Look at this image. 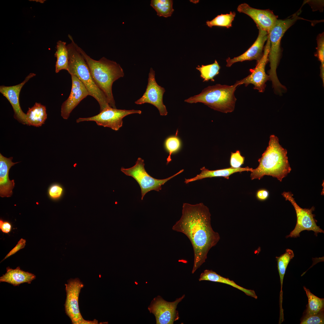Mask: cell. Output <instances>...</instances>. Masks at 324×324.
Listing matches in <instances>:
<instances>
[{
  "instance_id": "277c9868",
  "label": "cell",
  "mask_w": 324,
  "mask_h": 324,
  "mask_svg": "<svg viewBox=\"0 0 324 324\" xmlns=\"http://www.w3.org/2000/svg\"><path fill=\"white\" fill-rule=\"evenodd\" d=\"M68 37L71 42L67 45L69 55L67 71L70 75L76 76L84 84L89 95L94 98L98 103L100 112L110 106L103 92L94 82L85 58L78 48V45L71 35L69 34Z\"/></svg>"
},
{
  "instance_id": "2e32d148",
  "label": "cell",
  "mask_w": 324,
  "mask_h": 324,
  "mask_svg": "<svg viewBox=\"0 0 324 324\" xmlns=\"http://www.w3.org/2000/svg\"><path fill=\"white\" fill-rule=\"evenodd\" d=\"M72 87L70 94L62 104L61 116L65 119L68 118L74 109L89 93L82 82L75 75H71Z\"/></svg>"
},
{
  "instance_id": "d6986e66",
  "label": "cell",
  "mask_w": 324,
  "mask_h": 324,
  "mask_svg": "<svg viewBox=\"0 0 324 324\" xmlns=\"http://www.w3.org/2000/svg\"><path fill=\"white\" fill-rule=\"evenodd\" d=\"M253 169L252 168L246 166L245 167H240L237 168L230 167L224 169L211 170L204 166L200 169L201 172L200 174L197 175L195 177L192 178H185L184 182L187 184L192 182L205 178L216 177H222L226 179H229L230 176L234 173L245 171L251 172Z\"/></svg>"
},
{
  "instance_id": "603a6c76",
  "label": "cell",
  "mask_w": 324,
  "mask_h": 324,
  "mask_svg": "<svg viewBox=\"0 0 324 324\" xmlns=\"http://www.w3.org/2000/svg\"><path fill=\"white\" fill-rule=\"evenodd\" d=\"M56 51L55 56L56 58L55 72L58 73L61 70L68 71L69 64V55L66 43L59 40L57 42Z\"/></svg>"
},
{
  "instance_id": "6da1fadb",
  "label": "cell",
  "mask_w": 324,
  "mask_h": 324,
  "mask_svg": "<svg viewBox=\"0 0 324 324\" xmlns=\"http://www.w3.org/2000/svg\"><path fill=\"white\" fill-rule=\"evenodd\" d=\"M211 216L208 208L202 203H184L181 218L172 228L185 234L191 242L194 256L192 274L205 262L209 251L220 239L212 227Z\"/></svg>"
},
{
  "instance_id": "cb8c5ba5",
  "label": "cell",
  "mask_w": 324,
  "mask_h": 324,
  "mask_svg": "<svg viewBox=\"0 0 324 324\" xmlns=\"http://www.w3.org/2000/svg\"><path fill=\"white\" fill-rule=\"evenodd\" d=\"M308 298V303L304 315L316 314L324 310V299L319 298L312 293L304 286L303 287Z\"/></svg>"
},
{
  "instance_id": "7a4b0ae2",
  "label": "cell",
  "mask_w": 324,
  "mask_h": 324,
  "mask_svg": "<svg viewBox=\"0 0 324 324\" xmlns=\"http://www.w3.org/2000/svg\"><path fill=\"white\" fill-rule=\"evenodd\" d=\"M287 154V150L279 144L278 138L271 135L268 146L258 160L259 166L251 172V180H260L267 175L281 182L291 170Z\"/></svg>"
},
{
  "instance_id": "d4e9b609",
  "label": "cell",
  "mask_w": 324,
  "mask_h": 324,
  "mask_svg": "<svg viewBox=\"0 0 324 324\" xmlns=\"http://www.w3.org/2000/svg\"><path fill=\"white\" fill-rule=\"evenodd\" d=\"M173 2L172 0H152L150 5L158 16L167 17L170 16L174 11Z\"/></svg>"
},
{
  "instance_id": "ba28073f",
  "label": "cell",
  "mask_w": 324,
  "mask_h": 324,
  "mask_svg": "<svg viewBox=\"0 0 324 324\" xmlns=\"http://www.w3.org/2000/svg\"><path fill=\"white\" fill-rule=\"evenodd\" d=\"M282 195L286 200L289 201L293 206L297 216L296 226L286 238L299 237L300 232L304 230L313 231L316 236L319 233H324V231L316 225L314 215L312 213L315 209L314 207L310 209L302 208L296 203L291 192H284Z\"/></svg>"
},
{
  "instance_id": "d6a6232c",
  "label": "cell",
  "mask_w": 324,
  "mask_h": 324,
  "mask_svg": "<svg viewBox=\"0 0 324 324\" xmlns=\"http://www.w3.org/2000/svg\"><path fill=\"white\" fill-rule=\"evenodd\" d=\"M63 188L59 185L54 184L51 185L49 188L48 193L49 196L52 199L56 200L59 199L62 196Z\"/></svg>"
},
{
  "instance_id": "7c38bea8",
  "label": "cell",
  "mask_w": 324,
  "mask_h": 324,
  "mask_svg": "<svg viewBox=\"0 0 324 324\" xmlns=\"http://www.w3.org/2000/svg\"><path fill=\"white\" fill-rule=\"evenodd\" d=\"M66 297L64 304L66 314L72 324H80L84 319L80 311L79 297L84 285L78 278L70 279L65 284Z\"/></svg>"
},
{
  "instance_id": "7402d4cb",
  "label": "cell",
  "mask_w": 324,
  "mask_h": 324,
  "mask_svg": "<svg viewBox=\"0 0 324 324\" xmlns=\"http://www.w3.org/2000/svg\"><path fill=\"white\" fill-rule=\"evenodd\" d=\"M47 118L46 107L38 103L29 108L26 114V119L28 125L36 127L41 126Z\"/></svg>"
},
{
  "instance_id": "e0dca14e",
  "label": "cell",
  "mask_w": 324,
  "mask_h": 324,
  "mask_svg": "<svg viewBox=\"0 0 324 324\" xmlns=\"http://www.w3.org/2000/svg\"><path fill=\"white\" fill-rule=\"evenodd\" d=\"M258 29L259 34L254 44L240 55L231 59L229 57L227 58L226 67H229L235 63L245 61L256 60L257 62L261 58L263 54L264 44L268 38V34L266 31Z\"/></svg>"
},
{
  "instance_id": "836d02e7",
  "label": "cell",
  "mask_w": 324,
  "mask_h": 324,
  "mask_svg": "<svg viewBox=\"0 0 324 324\" xmlns=\"http://www.w3.org/2000/svg\"><path fill=\"white\" fill-rule=\"evenodd\" d=\"M26 240L21 238L16 246L10 251L2 261L14 254L19 250L24 248L26 245Z\"/></svg>"
},
{
  "instance_id": "9c48e42d",
  "label": "cell",
  "mask_w": 324,
  "mask_h": 324,
  "mask_svg": "<svg viewBox=\"0 0 324 324\" xmlns=\"http://www.w3.org/2000/svg\"><path fill=\"white\" fill-rule=\"evenodd\" d=\"M141 113L140 110L117 109L108 106L98 114L89 117L79 118L76 119V122L94 121L99 126L108 127L117 131L122 126L123 118L125 116L133 114H140Z\"/></svg>"
},
{
  "instance_id": "f546056e",
  "label": "cell",
  "mask_w": 324,
  "mask_h": 324,
  "mask_svg": "<svg viewBox=\"0 0 324 324\" xmlns=\"http://www.w3.org/2000/svg\"><path fill=\"white\" fill-rule=\"evenodd\" d=\"M317 46L315 56L321 62L320 76L324 83V33L319 34L317 38Z\"/></svg>"
},
{
  "instance_id": "3957f363",
  "label": "cell",
  "mask_w": 324,
  "mask_h": 324,
  "mask_svg": "<svg viewBox=\"0 0 324 324\" xmlns=\"http://www.w3.org/2000/svg\"><path fill=\"white\" fill-rule=\"evenodd\" d=\"M77 47L88 65L94 82L105 95L110 106L116 108L112 87L114 82L124 76L122 68L116 62L104 57L98 60H95L87 55L78 45Z\"/></svg>"
},
{
  "instance_id": "30bf717a",
  "label": "cell",
  "mask_w": 324,
  "mask_h": 324,
  "mask_svg": "<svg viewBox=\"0 0 324 324\" xmlns=\"http://www.w3.org/2000/svg\"><path fill=\"white\" fill-rule=\"evenodd\" d=\"M183 295L173 302H168L160 296L154 298L148 307L150 313L155 316L157 324H172L179 318L176 310L178 304L185 297Z\"/></svg>"
},
{
  "instance_id": "ffe728a7",
  "label": "cell",
  "mask_w": 324,
  "mask_h": 324,
  "mask_svg": "<svg viewBox=\"0 0 324 324\" xmlns=\"http://www.w3.org/2000/svg\"><path fill=\"white\" fill-rule=\"evenodd\" d=\"M6 272L0 278V282H5L14 286L26 283L30 284L36 278L35 275L28 272L24 271L18 267L13 269L8 267Z\"/></svg>"
},
{
  "instance_id": "ac0fdd59",
  "label": "cell",
  "mask_w": 324,
  "mask_h": 324,
  "mask_svg": "<svg viewBox=\"0 0 324 324\" xmlns=\"http://www.w3.org/2000/svg\"><path fill=\"white\" fill-rule=\"evenodd\" d=\"M12 157L7 158L0 154V196L2 197H10L14 187V180H10L9 172L11 167L19 162H12Z\"/></svg>"
},
{
  "instance_id": "8d00e7d4",
  "label": "cell",
  "mask_w": 324,
  "mask_h": 324,
  "mask_svg": "<svg viewBox=\"0 0 324 324\" xmlns=\"http://www.w3.org/2000/svg\"><path fill=\"white\" fill-rule=\"evenodd\" d=\"M98 324V321L96 319H94L93 321L86 320L84 319L81 322L80 324Z\"/></svg>"
},
{
  "instance_id": "9a60e30c",
  "label": "cell",
  "mask_w": 324,
  "mask_h": 324,
  "mask_svg": "<svg viewBox=\"0 0 324 324\" xmlns=\"http://www.w3.org/2000/svg\"><path fill=\"white\" fill-rule=\"evenodd\" d=\"M36 74L31 73L21 83L13 86H0V92L8 100L11 104L14 112V118L19 122L28 125L26 119V114L22 110L19 103V95L21 90L25 83Z\"/></svg>"
},
{
  "instance_id": "8992f818",
  "label": "cell",
  "mask_w": 324,
  "mask_h": 324,
  "mask_svg": "<svg viewBox=\"0 0 324 324\" xmlns=\"http://www.w3.org/2000/svg\"><path fill=\"white\" fill-rule=\"evenodd\" d=\"M298 15L294 14L291 17L284 20L278 19L268 33L270 43L268 56L270 69L268 71L270 80L275 93L281 94L286 90L280 82L277 75L276 70L281 55L280 43L281 39L287 30L299 19Z\"/></svg>"
},
{
  "instance_id": "52a82bcc",
  "label": "cell",
  "mask_w": 324,
  "mask_h": 324,
  "mask_svg": "<svg viewBox=\"0 0 324 324\" xmlns=\"http://www.w3.org/2000/svg\"><path fill=\"white\" fill-rule=\"evenodd\" d=\"M144 160L139 158L133 166L125 169L122 167L121 170L127 176L133 178L139 184L141 190V200L148 192L154 190L159 191L162 189L161 186L167 181L182 173V170L174 175L167 178L159 179L152 177L146 171L144 168Z\"/></svg>"
},
{
  "instance_id": "5b68a950",
  "label": "cell",
  "mask_w": 324,
  "mask_h": 324,
  "mask_svg": "<svg viewBox=\"0 0 324 324\" xmlns=\"http://www.w3.org/2000/svg\"><path fill=\"white\" fill-rule=\"evenodd\" d=\"M239 86L236 82L231 86L217 84L204 88L199 94L185 99L189 103H202L222 112H231L234 110L237 99L235 92Z\"/></svg>"
},
{
  "instance_id": "5bb4252c",
  "label": "cell",
  "mask_w": 324,
  "mask_h": 324,
  "mask_svg": "<svg viewBox=\"0 0 324 324\" xmlns=\"http://www.w3.org/2000/svg\"><path fill=\"white\" fill-rule=\"evenodd\" d=\"M237 10L249 16L256 23L258 28L266 31L268 34L278 20V16L275 15L272 10L255 8L246 3L238 5Z\"/></svg>"
},
{
  "instance_id": "4dcf8cb0",
  "label": "cell",
  "mask_w": 324,
  "mask_h": 324,
  "mask_svg": "<svg viewBox=\"0 0 324 324\" xmlns=\"http://www.w3.org/2000/svg\"><path fill=\"white\" fill-rule=\"evenodd\" d=\"M300 324H323L324 310L312 315H304L302 318Z\"/></svg>"
},
{
  "instance_id": "1f68e13d",
  "label": "cell",
  "mask_w": 324,
  "mask_h": 324,
  "mask_svg": "<svg viewBox=\"0 0 324 324\" xmlns=\"http://www.w3.org/2000/svg\"><path fill=\"white\" fill-rule=\"evenodd\" d=\"M244 157L241 155L239 150L235 152H231L230 159L231 167L234 168L240 167L244 164Z\"/></svg>"
},
{
  "instance_id": "f1b7e54d",
  "label": "cell",
  "mask_w": 324,
  "mask_h": 324,
  "mask_svg": "<svg viewBox=\"0 0 324 324\" xmlns=\"http://www.w3.org/2000/svg\"><path fill=\"white\" fill-rule=\"evenodd\" d=\"M182 146V141L177 134L169 136L166 139L164 146L166 150L169 154L166 159L167 164L172 160V154L178 152L181 149Z\"/></svg>"
},
{
  "instance_id": "484cf974",
  "label": "cell",
  "mask_w": 324,
  "mask_h": 324,
  "mask_svg": "<svg viewBox=\"0 0 324 324\" xmlns=\"http://www.w3.org/2000/svg\"><path fill=\"white\" fill-rule=\"evenodd\" d=\"M293 251L289 249H287L285 252L280 256L276 257L277 262V267L278 271L281 284V296H282V285L284 276L287 266L290 260L294 257Z\"/></svg>"
},
{
  "instance_id": "83f0119b",
  "label": "cell",
  "mask_w": 324,
  "mask_h": 324,
  "mask_svg": "<svg viewBox=\"0 0 324 324\" xmlns=\"http://www.w3.org/2000/svg\"><path fill=\"white\" fill-rule=\"evenodd\" d=\"M236 16L235 12L230 11L226 14H221L210 21H207L206 25L209 27L213 26L225 27L229 28L232 26V22Z\"/></svg>"
},
{
  "instance_id": "8fae6325",
  "label": "cell",
  "mask_w": 324,
  "mask_h": 324,
  "mask_svg": "<svg viewBox=\"0 0 324 324\" xmlns=\"http://www.w3.org/2000/svg\"><path fill=\"white\" fill-rule=\"evenodd\" d=\"M270 43L268 36L264 47L262 57L258 62L255 67L250 69V74L243 79L236 81L239 86L243 84L247 86L250 84L254 85V89L260 92H263L266 86V83L270 80L268 75L265 72V67L268 62V56L270 51Z\"/></svg>"
},
{
  "instance_id": "4fadbf2b",
  "label": "cell",
  "mask_w": 324,
  "mask_h": 324,
  "mask_svg": "<svg viewBox=\"0 0 324 324\" xmlns=\"http://www.w3.org/2000/svg\"><path fill=\"white\" fill-rule=\"evenodd\" d=\"M165 92V88L159 85L156 82L155 71L151 68L146 91L143 95L134 103L140 105L145 103L151 104L158 109L161 116H166L168 112L163 102V96Z\"/></svg>"
},
{
  "instance_id": "4316f807",
  "label": "cell",
  "mask_w": 324,
  "mask_h": 324,
  "mask_svg": "<svg viewBox=\"0 0 324 324\" xmlns=\"http://www.w3.org/2000/svg\"><path fill=\"white\" fill-rule=\"evenodd\" d=\"M196 69L200 72V76L203 79V81H208L209 80L214 81V78L219 74L220 66L215 60L212 64L198 65Z\"/></svg>"
},
{
  "instance_id": "e575fe53",
  "label": "cell",
  "mask_w": 324,
  "mask_h": 324,
  "mask_svg": "<svg viewBox=\"0 0 324 324\" xmlns=\"http://www.w3.org/2000/svg\"><path fill=\"white\" fill-rule=\"evenodd\" d=\"M269 192L265 189H260L257 191L256 196L257 199L260 201H264L268 198Z\"/></svg>"
},
{
  "instance_id": "44dd1931",
  "label": "cell",
  "mask_w": 324,
  "mask_h": 324,
  "mask_svg": "<svg viewBox=\"0 0 324 324\" xmlns=\"http://www.w3.org/2000/svg\"><path fill=\"white\" fill-rule=\"evenodd\" d=\"M199 281H209L222 283L231 286L243 292L247 296L257 299V296L254 290L248 289L237 284L233 281L220 276L212 270H205L200 275Z\"/></svg>"
},
{
  "instance_id": "d590c367",
  "label": "cell",
  "mask_w": 324,
  "mask_h": 324,
  "mask_svg": "<svg viewBox=\"0 0 324 324\" xmlns=\"http://www.w3.org/2000/svg\"><path fill=\"white\" fill-rule=\"evenodd\" d=\"M11 226L10 224L7 221H4L2 220H0V229L2 232L8 233L11 230Z\"/></svg>"
}]
</instances>
